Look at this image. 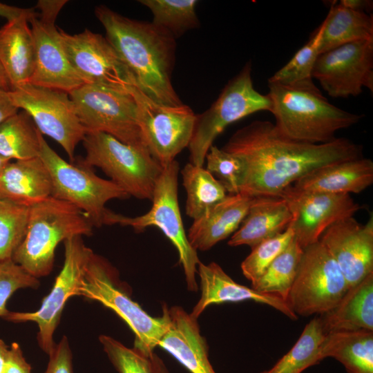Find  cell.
I'll return each instance as SVG.
<instances>
[{
    "label": "cell",
    "mask_w": 373,
    "mask_h": 373,
    "mask_svg": "<svg viewBox=\"0 0 373 373\" xmlns=\"http://www.w3.org/2000/svg\"><path fill=\"white\" fill-rule=\"evenodd\" d=\"M312 77L332 97H356L366 88L373 92V39L346 44L319 54Z\"/></svg>",
    "instance_id": "obj_17"
},
{
    "label": "cell",
    "mask_w": 373,
    "mask_h": 373,
    "mask_svg": "<svg viewBox=\"0 0 373 373\" xmlns=\"http://www.w3.org/2000/svg\"><path fill=\"white\" fill-rule=\"evenodd\" d=\"M38 278L28 274L12 259L0 262V317L4 318L9 311L6 304L10 296L18 289L37 288Z\"/></svg>",
    "instance_id": "obj_40"
},
{
    "label": "cell",
    "mask_w": 373,
    "mask_h": 373,
    "mask_svg": "<svg viewBox=\"0 0 373 373\" xmlns=\"http://www.w3.org/2000/svg\"><path fill=\"white\" fill-rule=\"evenodd\" d=\"M137 106V121L144 144L162 166L191 142L197 115L187 105L171 106L155 102L136 85L130 89Z\"/></svg>",
    "instance_id": "obj_12"
},
{
    "label": "cell",
    "mask_w": 373,
    "mask_h": 373,
    "mask_svg": "<svg viewBox=\"0 0 373 373\" xmlns=\"http://www.w3.org/2000/svg\"><path fill=\"white\" fill-rule=\"evenodd\" d=\"M347 289L340 268L318 241L303 249L287 301L297 316L321 315L334 307Z\"/></svg>",
    "instance_id": "obj_11"
},
{
    "label": "cell",
    "mask_w": 373,
    "mask_h": 373,
    "mask_svg": "<svg viewBox=\"0 0 373 373\" xmlns=\"http://www.w3.org/2000/svg\"><path fill=\"white\" fill-rule=\"evenodd\" d=\"M181 173L186 194L185 212L193 220L202 216L228 194L222 184L203 166L189 162Z\"/></svg>",
    "instance_id": "obj_30"
},
{
    "label": "cell",
    "mask_w": 373,
    "mask_h": 373,
    "mask_svg": "<svg viewBox=\"0 0 373 373\" xmlns=\"http://www.w3.org/2000/svg\"><path fill=\"white\" fill-rule=\"evenodd\" d=\"M319 53L361 40L373 39V17L367 12L346 8L333 1L322 22Z\"/></svg>",
    "instance_id": "obj_29"
},
{
    "label": "cell",
    "mask_w": 373,
    "mask_h": 373,
    "mask_svg": "<svg viewBox=\"0 0 373 373\" xmlns=\"http://www.w3.org/2000/svg\"><path fill=\"white\" fill-rule=\"evenodd\" d=\"M50 360L44 373H72V353L64 336L49 355Z\"/></svg>",
    "instance_id": "obj_41"
},
{
    "label": "cell",
    "mask_w": 373,
    "mask_h": 373,
    "mask_svg": "<svg viewBox=\"0 0 373 373\" xmlns=\"http://www.w3.org/2000/svg\"><path fill=\"white\" fill-rule=\"evenodd\" d=\"M93 227L82 211L50 196L29 207L25 236L12 260L37 278L46 276L52 269L57 245L73 236H90Z\"/></svg>",
    "instance_id": "obj_4"
},
{
    "label": "cell",
    "mask_w": 373,
    "mask_h": 373,
    "mask_svg": "<svg viewBox=\"0 0 373 373\" xmlns=\"http://www.w3.org/2000/svg\"><path fill=\"white\" fill-rule=\"evenodd\" d=\"M325 334L319 316L314 317L290 350L270 369L260 373H301L316 365L321 361V346Z\"/></svg>",
    "instance_id": "obj_32"
},
{
    "label": "cell",
    "mask_w": 373,
    "mask_h": 373,
    "mask_svg": "<svg viewBox=\"0 0 373 373\" xmlns=\"http://www.w3.org/2000/svg\"><path fill=\"white\" fill-rule=\"evenodd\" d=\"M59 29L67 57L86 84L130 92L131 73L105 37L88 29L70 35Z\"/></svg>",
    "instance_id": "obj_16"
},
{
    "label": "cell",
    "mask_w": 373,
    "mask_h": 373,
    "mask_svg": "<svg viewBox=\"0 0 373 373\" xmlns=\"http://www.w3.org/2000/svg\"><path fill=\"white\" fill-rule=\"evenodd\" d=\"M95 15L136 86L157 103L182 105L171 82L175 38L152 23L129 19L104 5L95 8Z\"/></svg>",
    "instance_id": "obj_2"
},
{
    "label": "cell",
    "mask_w": 373,
    "mask_h": 373,
    "mask_svg": "<svg viewBox=\"0 0 373 373\" xmlns=\"http://www.w3.org/2000/svg\"><path fill=\"white\" fill-rule=\"evenodd\" d=\"M197 274L200 280L201 295L190 314L196 320L211 305L245 300L267 305L293 321L298 319L287 300L278 295L262 293L236 283L216 262H200Z\"/></svg>",
    "instance_id": "obj_20"
},
{
    "label": "cell",
    "mask_w": 373,
    "mask_h": 373,
    "mask_svg": "<svg viewBox=\"0 0 373 373\" xmlns=\"http://www.w3.org/2000/svg\"><path fill=\"white\" fill-rule=\"evenodd\" d=\"M10 162V160L6 159L1 155H0V175L3 172L5 167L8 165V164Z\"/></svg>",
    "instance_id": "obj_49"
},
{
    "label": "cell",
    "mask_w": 373,
    "mask_h": 373,
    "mask_svg": "<svg viewBox=\"0 0 373 373\" xmlns=\"http://www.w3.org/2000/svg\"><path fill=\"white\" fill-rule=\"evenodd\" d=\"M178 172L179 164L176 160L163 166L154 189L152 206L148 212L128 217L108 209L104 216V224L128 226L136 232L143 231L149 227H157L176 248L187 288L195 292L198 290L195 275L200 261L197 251L189 242L180 211Z\"/></svg>",
    "instance_id": "obj_5"
},
{
    "label": "cell",
    "mask_w": 373,
    "mask_h": 373,
    "mask_svg": "<svg viewBox=\"0 0 373 373\" xmlns=\"http://www.w3.org/2000/svg\"><path fill=\"white\" fill-rule=\"evenodd\" d=\"M321 360L332 357L347 373H373V331L335 332L325 334Z\"/></svg>",
    "instance_id": "obj_28"
},
{
    "label": "cell",
    "mask_w": 373,
    "mask_h": 373,
    "mask_svg": "<svg viewBox=\"0 0 373 373\" xmlns=\"http://www.w3.org/2000/svg\"><path fill=\"white\" fill-rule=\"evenodd\" d=\"M291 229L265 240L251 249V253L241 263V269L251 285L255 283L275 258L280 255L294 238Z\"/></svg>",
    "instance_id": "obj_37"
},
{
    "label": "cell",
    "mask_w": 373,
    "mask_h": 373,
    "mask_svg": "<svg viewBox=\"0 0 373 373\" xmlns=\"http://www.w3.org/2000/svg\"><path fill=\"white\" fill-rule=\"evenodd\" d=\"M28 10V8H18L0 2V17H5L7 21L21 16Z\"/></svg>",
    "instance_id": "obj_45"
},
{
    "label": "cell",
    "mask_w": 373,
    "mask_h": 373,
    "mask_svg": "<svg viewBox=\"0 0 373 373\" xmlns=\"http://www.w3.org/2000/svg\"><path fill=\"white\" fill-rule=\"evenodd\" d=\"M8 92L15 106L30 115L41 134L59 144L75 161L76 146L87 131L76 115L69 94L30 84Z\"/></svg>",
    "instance_id": "obj_15"
},
{
    "label": "cell",
    "mask_w": 373,
    "mask_h": 373,
    "mask_svg": "<svg viewBox=\"0 0 373 373\" xmlns=\"http://www.w3.org/2000/svg\"><path fill=\"white\" fill-rule=\"evenodd\" d=\"M9 347L0 338V373H2Z\"/></svg>",
    "instance_id": "obj_47"
},
{
    "label": "cell",
    "mask_w": 373,
    "mask_h": 373,
    "mask_svg": "<svg viewBox=\"0 0 373 373\" xmlns=\"http://www.w3.org/2000/svg\"><path fill=\"white\" fill-rule=\"evenodd\" d=\"M319 241L332 256L348 288L373 273V217L365 224L354 217L339 220L328 227Z\"/></svg>",
    "instance_id": "obj_19"
},
{
    "label": "cell",
    "mask_w": 373,
    "mask_h": 373,
    "mask_svg": "<svg viewBox=\"0 0 373 373\" xmlns=\"http://www.w3.org/2000/svg\"><path fill=\"white\" fill-rule=\"evenodd\" d=\"M319 318L325 334L373 331V273L348 288L338 304Z\"/></svg>",
    "instance_id": "obj_27"
},
{
    "label": "cell",
    "mask_w": 373,
    "mask_h": 373,
    "mask_svg": "<svg viewBox=\"0 0 373 373\" xmlns=\"http://www.w3.org/2000/svg\"><path fill=\"white\" fill-rule=\"evenodd\" d=\"M64 261L50 293L41 307L33 312H9L3 318L12 322L32 321L37 324V341L41 349L50 355L56 343L53 336L67 300L78 296L87 264L93 254L84 244L82 236H73L64 242Z\"/></svg>",
    "instance_id": "obj_14"
},
{
    "label": "cell",
    "mask_w": 373,
    "mask_h": 373,
    "mask_svg": "<svg viewBox=\"0 0 373 373\" xmlns=\"http://www.w3.org/2000/svg\"><path fill=\"white\" fill-rule=\"evenodd\" d=\"M116 281L113 268L93 252L87 264L78 296L97 301L117 314L135 334L133 348L149 357L167 329L166 314L163 311L160 317L151 316L133 301Z\"/></svg>",
    "instance_id": "obj_7"
},
{
    "label": "cell",
    "mask_w": 373,
    "mask_h": 373,
    "mask_svg": "<svg viewBox=\"0 0 373 373\" xmlns=\"http://www.w3.org/2000/svg\"><path fill=\"white\" fill-rule=\"evenodd\" d=\"M252 198L242 193L227 194L193 220L186 233L191 246L196 251H206L235 233L246 216Z\"/></svg>",
    "instance_id": "obj_23"
},
{
    "label": "cell",
    "mask_w": 373,
    "mask_h": 373,
    "mask_svg": "<svg viewBox=\"0 0 373 373\" xmlns=\"http://www.w3.org/2000/svg\"><path fill=\"white\" fill-rule=\"evenodd\" d=\"M153 373H169L162 361L154 352L149 356Z\"/></svg>",
    "instance_id": "obj_46"
},
{
    "label": "cell",
    "mask_w": 373,
    "mask_h": 373,
    "mask_svg": "<svg viewBox=\"0 0 373 373\" xmlns=\"http://www.w3.org/2000/svg\"><path fill=\"white\" fill-rule=\"evenodd\" d=\"M69 96L87 132L104 133L125 144L147 149L137 121L136 103L130 92L85 84Z\"/></svg>",
    "instance_id": "obj_10"
},
{
    "label": "cell",
    "mask_w": 373,
    "mask_h": 373,
    "mask_svg": "<svg viewBox=\"0 0 373 373\" xmlns=\"http://www.w3.org/2000/svg\"><path fill=\"white\" fill-rule=\"evenodd\" d=\"M267 95L258 92L251 78V63L245 64L230 79L218 97L204 113L197 115L188 146L190 163L203 166L216 138L231 124L259 111H270Z\"/></svg>",
    "instance_id": "obj_8"
},
{
    "label": "cell",
    "mask_w": 373,
    "mask_h": 373,
    "mask_svg": "<svg viewBox=\"0 0 373 373\" xmlns=\"http://www.w3.org/2000/svg\"><path fill=\"white\" fill-rule=\"evenodd\" d=\"M66 0H39L29 20L35 48V65L29 84L70 93L85 84L70 64L55 26Z\"/></svg>",
    "instance_id": "obj_13"
},
{
    "label": "cell",
    "mask_w": 373,
    "mask_h": 373,
    "mask_svg": "<svg viewBox=\"0 0 373 373\" xmlns=\"http://www.w3.org/2000/svg\"><path fill=\"white\" fill-rule=\"evenodd\" d=\"M29 207L0 198V262L11 260L22 242Z\"/></svg>",
    "instance_id": "obj_36"
},
{
    "label": "cell",
    "mask_w": 373,
    "mask_h": 373,
    "mask_svg": "<svg viewBox=\"0 0 373 373\" xmlns=\"http://www.w3.org/2000/svg\"><path fill=\"white\" fill-rule=\"evenodd\" d=\"M40 134L30 115L19 111L0 124V155L10 160L39 157Z\"/></svg>",
    "instance_id": "obj_31"
},
{
    "label": "cell",
    "mask_w": 373,
    "mask_h": 373,
    "mask_svg": "<svg viewBox=\"0 0 373 373\" xmlns=\"http://www.w3.org/2000/svg\"><path fill=\"white\" fill-rule=\"evenodd\" d=\"M52 184L39 157L10 162L0 175V198L30 207L50 197Z\"/></svg>",
    "instance_id": "obj_26"
},
{
    "label": "cell",
    "mask_w": 373,
    "mask_h": 373,
    "mask_svg": "<svg viewBox=\"0 0 373 373\" xmlns=\"http://www.w3.org/2000/svg\"><path fill=\"white\" fill-rule=\"evenodd\" d=\"M268 88L274 126L291 140L327 143L336 138L337 131L357 124L363 117L332 104L316 86L291 87L268 82Z\"/></svg>",
    "instance_id": "obj_3"
},
{
    "label": "cell",
    "mask_w": 373,
    "mask_h": 373,
    "mask_svg": "<svg viewBox=\"0 0 373 373\" xmlns=\"http://www.w3.org/2000/svg\"><path fill=\"white\" fill-rule=\"evenodd\" d=\"M153 15V25L175 39L186 31L197 28L200 22L195 12L196 0H140Z\"/></svg>",
    "instance_id": "obj_34"
},
{
    "label": "cell",
    "mask_w": 373,
    "mask_h": 373,
    "mask_svg": "<svg viewBox=\"0 0 373 373\" xmlns=\"http://www.w3.org/2000/svg\"><path fill=\"white\" fill-rule=\"evenodd\" d=\"M205 161L206 169L222 184L228 194L240 193L244 167L238 157L213 144Z\"/></svg>",
    "instance_id": "obj_38"
},
{
    "label": "cell",
    "mask_w": 373,
    "mask_h": 373,
    "mask_svg": "<svg viewBox=\"0 0 373 373\" xmlns=\"http://www.w3.org/2000/svg\"><path fill=\"white\" fill-rule=\"evenodd\" d=\"M322 30L323 23L292 58L268 79V82L291 87L314 86L312 72L320 54L319 44Z\"/></svg>",
    "instance_id": "obj_35"
},
{
    "label": "cell",
    "mask_w": 373,
    "mask_h": 373,
    "mask_svg": "<svg viewBox=\"0 0 373 373\" xmlns=\"http://www.w3.org/2000/svg\"><path fill=\"white\" fill-rule=\"evenodd\" d=\"M2 373H31V366L17 343H12L9 347Z\"/></svg>",
    "instance_id": "obj_42"
},
{
    "label": "cell",
    "mask_w": 373,
    "mask_h": 373,
    "mask_svg": "<svg viewBox=\"0 0 373 373\" xmlns=\"http://www.w3.org/2000/svg\"><path fill=\"white\" fill-rule=\"evenodd\" d=\"M81 164L99 168L129 196L151 200L163 166L146 149L131 146L102 132H87Z\"/></svg>",
    "instance_id": "obj_6"
},
{
    "label": "cell",
    "mask_w": 373,
    "mask_h": 373,
    "mask_svg": "<svg viewBox=\"0 0 373 373\" xmlns=\"http://www.w3.org/2000/svg\"><path fill=\"white\" fill-rule=\"evenodd\" d=\"M280 197L286 201L291 219L288 228L303 249L319 241L331 225L361 209L348 193L309 192L286 188Z\"/></svg>",
    "instance_id": "obj_18"
},
{
    "label": "cell",
    "mask_w": 373,
    "mask_h": 373,
    "mask_svg": "<svg viewBox=\"0 0 373 373\" xmlns=\"http://www.w3.org/2000/svg\"><path fill=\"white\" fill-rule=\"evenodd\" d=\"M291 216L282 197L252 198L247 213L228 241L231 247L248 245L251 249L261 242L285 231Z\"/></svg>",
    "instance_id": "obj_25"
},
{
    "label": "cell",
    "mask_w": 373,
    "mask_h": 373,
    "mask_svg": "<svg viewBox=\"0 0 373 373\" xmlns=\"http://www.w3.org/2000/svg\"><path fill=\"white\" fill-rule=\"evenodd\" d=\"M19 111L13 104L8 90L0 88V124Z\"/></svg>",
    "instance_id": "obj_43"
},
{
    "label": "cell",
    "mask_w": 373,
    "mask_h": 373,
    "mask_svg": "<svg viewBox=\"0 0 373 373\" xmlns=\"http://www.w3.org/2000/svg\"><path fill=\"white\" fill-rule=\"evenodd\" d=\"M303 252V249L294 236L287 248L275 258L251 287L262 293L278 295L287 300Z\"/></svg>",
    "instance_id": "obj_33"
},
{
    "label": "cell",
    "mask_w": 373,
    "mask_h": 373,
    "mask_svg": "<svg viewBox=\"0 0 373 373\" xmlns=\"http://www.w3.org/2000/svg\"><path fill=\"white\" fill-rule=\"evenodd\" d=\"M222 149L244 167L240 193L251 198L280 197L284 190L323 166L363 157V146L336 137L325 144H307L285 137L274 124L255 120L237 130Z\"/></svg>",
    "instance_id": "obj_1"
},
{
    "label": "cell",
    "mask_w": 373,
    "mask_h": 373,
    "mask_svg": "<svg viewBox=\"0 0 373 373\" xmlns=\"http://www.w3.org/2000/svg\"><path fill=\"white\" fill-rule=\"evenodd\" d=\"M37 13L29 8L0 28V63L10 90L29 84L35 65V48L29 20Z\"/></svg>",
    "instance_id": "obj_22"
},
{
    "label": "cell",
    "mask_w": 373,
    "mask_h": 373,
    "mask_svg": "<svg viewBox=\"0 0 373 373\" xmlns=\"http://www.w3.org/2000/svg\"><path fill=\"white\" fill-rule=\"evenodd\" d=\"M0 88L10 90V86L7 78V76L5 73V71L0 63Z\"/></svg>",
    "instance_id": "obj_48"
},
{
    "label": "cell",
    "mask_w": 373,
    "mask_h": 373,
    "mask_svg": "<svg viewBox=\"0 0 373 373\" xmlns=\"http://www.w3.org/2000/svg\"><path fill=\"white\" fill-rule=\"evenodd\" d=\"M168 326L157 346L171 354L191 373H216L196 319L182 307H164Z\"/></svg>",
    "instance_id": "obj_21"
},
{
    "label": "cell",
    "mask_w": 373,
    "mask_h": 373,
    "mask_svg": "<svg viewBox=\"0 0 373 373\" xmlns=\"http://www.w3.org/2000/svg\"><path fill=\"white\" fill-rule=\"evenodd\" d=\"M103 350L119 373H153L149 357L106 335L99 337Z\"/></svg>",
    "instance_id": "obj_39"
},
{
    "label": "cell",
    "mask_w": 373,
    "mask_h": 373,
    "mask_svg": "<svg viewBox=\"0 0 373 373\" xmlns=\"http://www.w3.org/2000/svg\"><path fill=\"white\" fill-rule=\"evenodd\" d=\"M39 142V157L52 180L51 196L77 207L88 216L94 227L104 225L108 201L130 197L112 181L95 175L90 167L64 160L48 145L41 133Z\"/></svg>",
    "instance_id": "obj_9"
},
{
    "label": "cell",
    "mask_w": 373,
    "mask_h": 373,
    "mask_svg": "<svg viewBox=\"0 0 373 373\" xmlns=\"http://www.w3.org/2000/svg\"><path fill=\"white\" fill-rule=\"evenodd\" d=\"M373 183V162L364 157L317 169L296 181L298 190L328 193H359Z\"/></svg>",
    "instance_id": "obj_24"
},
{
    "label": "cell",
    "mask_w": 373,
    "mask_h": 373,
    "mask_svg": "<svg viewBox=\"0 0 373 373\" xmlns=\"http://www.w3.org/2000/svg\"><path fill=\"white\" fill-rule=\"evenodd\" d=\"M342 6L359 12H370L372 9L373 3L370 0H341Z\"/></svg>",
    "instance_id": "obj_44"
}]
</instances>
